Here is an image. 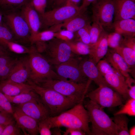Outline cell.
I'll list each match as a JSON object with an SVG mask.
<instances>
[{
    "mask_svg": "<svg viewBox=\"0 0 135 135\" xmlns=\"http://www.w3.org/2000/svg\"><path fill=\"white\" fill-rule=\"evenodd\" d=\"M80 66L83 73L89 80L94 81L99 86L110 87L99 72L96 64L91 59L81 60Z\"/></svg>",
    "mask_w": 135,
    "mask_h": 135,
    "instance_id": "cell-15",
    "label": "cell"
},
{
    "mask_svg": "<svg viewBox=\"0 0 135 135\" xmlns=\"http://www.w3.org/2000/svg\"><path fill=\"white\" fill-rule=\"evenodd\" d=\"M70 46L72 53L78 55H89L90 52V45L82 42L72 40L67 42Z\"/></svg>",
    "mask_w": 135,
    "mask_h": 135,
    "instance_id": "cell-29",
    "label": "cell"
},
{
    "mask_svg": "<svg viewBox=\"0 0 135 135\" xmlns=\"http://www.w3.org/2000/svg\"><path fill=\"white\" fill-rule=\"evenodd\" d=\"M116 126L118 135H129L128 128L129 120L125 115H114L112 118Z\"/></svg>",
    "mask_w": 135,
    "mask_h": 135,
    "instance_id": "cell-27",
    "label": "cell"
},
{
    "mask_svg": "<svg viewBox=\"0 0 135 135\" xmlns=\"http://www.w3.org/2000/svg\"><path fill=\"white\" fill-rule=\"evenodd\" d=\"M81 0H68L66 4H70L73 6H78V5Z\"/></svg>",
    "mask_w": 135,
    "mask_h": 135,
    "instance_id": "cell-49",
    "label": "cell"
},
{
    "mask_svg": "<svg viewBox=\"0 0 135 135\" xmlns=\"http://www.w3.org/2000/svg\"><path fill=\"white\" fill-rule=\"evenodd\" d=\"M14 38L13 34L8 26L0 24V47L4 48L6 42L14 41Z\"/></svg>",
    "mask_w": 135,
    "mask_h": 135,
    "instance_id": "cell-33",
    "label": "cell"
},
{
    "mask_svg": "<svg viewBox=\"0 0 135 135\" xmlns=\"http://www.w3.org/2000/svg\"><path fill=\"white\" fill-rule=\"evenodd\" d=\"M26 84L31 86L33 90L46 105L49 110L50 116L58 115L78 104L72 100L52 89L41 86L29 80Z\"/></svg>",
    "mask_w": 135,
    "mask_h": 135,
    "instance_id": "cell-2",
    "label": "cell"
},
{
    "mask_svg": "<svg viewBox=\"0 0 135 135\" xmlns=\"http://www.w3.org/2000/svg\"><path fill=\"white\" fill-rule=\"evenodd\" d=\"M7 54H9L6 50L0 47V56Z\"/></svg>",
    "mask_w": 135,
    "mask_h": 135,
    "instance_id": "cell-51",
    "label": "cell"
},
{
    "mask_svg": "<svg viewBox=\"0 0 135 135\" xmlns=\"http://www.w3.org/2000/svg\"><path fill=\"white\" fill-rule=\"evenodd\" d=\"M86 134L81 129L76 128H67L64 135H85Z\"/></svg>",
    "mask_w": 135,
    "mask_h": 135,
    "instance_id": "cell-46",
    "label": "cell"
},
{
    "mask_svg": "<svg viewBox=\"0 0 135 135\" xmlns=\"http://www.w3.org/2000/svg\"><path fill=\"white\" fill-rule=\"evenodd\" d=\"M114 21L124 19H135V0H113Z\"/></svg>",
    "mask_w": 135,
    "mask_h": 135,
    "instance_id": "cell-16",
    "label": "cell"
},
{
    "mask_svg": "<svg viewBox=\"0 0 135 135\" xmlns=\"http://www.w3.org/2000/svg\"><path fill=\"white\" fill-rule=\"evenodd\" d=\"M6 126V125L4 124H0V135H2L4 129Z\"/></svg>",
    "mask_w": 135,
    "mask_h": 135,
    "instance_id": "cell-53",
    "label": "cell"
},
{
    "mask_svg": "<svg viewBox=\"0 0 135 135\" xmlns=\"http://www.w3.org/2000/svg\"><path fill=\"white\" fill-rule=\"evenodd\" d=\"M96 0H83L82 4L79 7L80 10L87 9V7Z\"/></svg>",
    "mask_w": 135,
    "mask_h": 135,
    "instance_id": "cell-47",
    "label": "cell"
},
{
    "mask_svg": "<svg viewBox=\"0 0 135 135\" xmlns=\"http://www.w3.org/2000/svg\"><path fill=\"white\" fill-rule=\"evenodd\" d=\"M5 110H3L2 108L0 106V112H2L3 111H4Z\"/></svg>",
    "mask_w": 135,
    "mask_h": 135,
    "instance_id": "cell-55",
    "label": "cell"
},
{
    "mask_svg": "<svg viewBox=\"0 0 135 135\" xmlns=\"http://www.w3.org/2000/svg\"><path fill=\"white\" fill-rule=\"evenodd\" d=\"M113 50L122 56L128 65L131 72L134 73L135 66V50L122 45Z\"/></svg>",
    "mask_w": 135,
    "mask_h": 135,
    "instance_id": "cell-25",
    "label": "cell"
},
{
    "mask_svg": "<svg viewBox=\"0 0 135 135\" xmlns=\"http://www.w3.org/2000/svg\"><path fill=\"white\" fill-rule=\"evenodd\" d=\"M47 2V0H31L30 2L36 10L41 15L45 12Z\"/></svg>",
    "mask_w": 135,
    "mask_h": 135,
    "instance_id": "cell-42",
    "label": "cell"
},
{
    "mask_svg": "<svg viewBox=\"0 0 135 135\" xmlns=\"http://www.w3.org/2000/svg\"><path fill=\"white\" fill-rule=\"evenodd\" d=\"M90 24L83 27L74 33L76 39L74 40L82 42L90 45V39L89 30Z\"/></svg>",
    "mask_w": 135,
    "mask_h": 135,
    "instance_id": "cell-34",
    "label": "cell"
},
{
    "mask_svg": "<svg viewBox=\"0 0 135 135\" xmlns=\"http://www.w3.org/2000/svg\"><path fill=\"white\" fill-rule=\"evenodd\" d=\"M103 108L122 106L124 99L118 92L107 86H99L86 96Z\"/></svg>",
    "mask_w": 135,
    "mask_h": 135,
    "instance_id": "cell-7",
    "label": "cell"
},
{
    "mask_svg": "<svg viewBox=\"0 0 135 135\" xmlns=\"http://www.w3.org/2000/svg\"><path fill=\"white\" fill-rule=\"evenodd\" d=\"M103 76L110 87L120 94L124 99H127L129 97L128 88L125 78L121 73L114 69V72L105 74Z\"/></svg>",
    "mask_w": 135,
    "mask_h": 135,
    "instance_id": "cell-17",
    "label": "cell"
},
{
    "mask_svg": "<svg viewBox=\"0 0 135 135\" xmlns=\"http://www.w3.org/2000/svg\"><path fill=\"white\" fill-rule=\"evenodd\" d=\"M90 25L89 32L90 39V45L95 44L98 40L102 35L105 32L103 27L94 21Z\"/></svg>",
    "mask_w": 135,
    "mask_h": 135,
    "instance_id": "cell-31",
    "label": "cell"
},
{
    "mask_svg": "<svg viewBox=\"0 0 135 135\" xmlns=\"http://www.w3.org/2000/svg\"><path fill=\"white\" fill-rule=\"evenodd\" d=\"M55 32V31L50 29L39 32L34 35L30 37L29 41L32 44L37 42H48L54 38Z\"/></svg>",
    "mask_w": 135,
    "mask_h": 135,
    "instance_id": "cell-30",
    "label": "cell"
},
{
    "mask_svg": "<svg viewBox=\"0 0 135 135\" xmlns=\"http://www.w3.org/2000/svg\"><path fill=\"white\" fill-rule=\"evenodd\" d=\"M45 52L49 62L54 66L66 61L74 54L67 42L55 38L46 44Z\"/></svg>",
    "mask_w": 135,
    "mask_h": 135,
    "instance_id": "cell-9",
    "label": "cell"
},
{
    "mask_svg": "<svg viewBox=\"0 0 135 135\" xmlns=\"http://www.w3.org/2000/svg\"><path fill=\"white\" fill-rule=\"evenodd\" d=\"M16 106L38 122L50 116L48 108L40 97L26 103Z\"/></svg>",
    "mask_w": 135,
    "mask_h": 135,
    "instance_id": "cell-12",
    "label": "cell"
},
{
    "mask_svg": "<svg viewBox=\"0 0 135 135\" xmlns=\"http://www.w3.org/2000/svg\"><path fill=\"white\" fill-rule=\"evenodd\" d=\"M30 2L22 8L21 14L29 26L30 31V37L39 32L41 24L39 15Z\"/></svg>",
    "mask_w": 135,
    "mask_h": 135,
    "instance_id": "cell-18",
    "label": "cell"
},
{
    "mask_svg": "<svg viewBox=\"0 0 135 135\" xmlns=\"http://www.w3.org/2000/svg\"><path fill=\"white\" fill-rule=\"evenodd\" d=\"M86 9L82 10L78 14L62 24V26L75 33L90 24L91 21L88 14Z\"/></svg>",
    "mask_w": 135,
    "mask_h": 135,
    "instance_id": "cell-20",
    "label": "cell"
},
{
    "mask_svg": "<svg viewBox=\"0 0 135 135\" xmlns=\"http://www.w3.org/2000/svg\"></svg>",
    "mask_w": 135,
    "mask_h": 135,
    "instance_id": "cell-56",
    "label": "cell"
},
{
    "mask_svg": "<svg viewBox=\"0 0 135 135\" xmlns=\"http://www.w3.org/2000/svg\"><path fill=\"white\" fill-rule=\"evenodd\" d=\"M4 48L6 50L8 48L11 51L18 54H29L36 50L35 47L34 46L27 47L14 41H11L6 42Z\"/></svg>",
    "mask_w": 135,
    "mask_h": 135,
    "instance_id": "cell-28",
    "label": "cell"
},
{
    "mask_svg": "<svg viewBox=\"0 0 135 135\" xmlns=\"http://www.w3.org/2000/svg\"><path fill=\"white\" fill-rule=\"evenodd\" d=\"M18 59L14 58L9 54L0 56V80L7 79L16 64Z\"/></svg>",
    "mask_w": 135,
    "mask_h": 135,
    "instance_id": "cell-24",
    "label": "cell"
},
{
    "mask_svg": "<svg viewBox=\"0 0 135 135\" xmlns=\"http://www.w3.org/2000/svg\"><path fill=\"white\" fill-rule=\"evenodd\" d=\"M21 128L15 121L6 126L2 135H20L22 134Z\"/></svg>",
    "mask_w": 135,
    "mask_h": 135,
    "instance_id": "cell-39",
    "label": "cell"
},
{
    "mask_svg": "<svg viewBox=\"0 0 135 135\" xmlns=\"http://www.w3.org/2000/svg\"><path fill=\"white\" fill-rule=\"evenodd\" d=\"M130 135H135V126H134L132 127L129 130Z\"/></svg>",
    "mask_w": 135,
    "mask_h": 135,
    "instance_id": "cell-52",
    "label": "cell"
},
{
    "mask_svg": "<svg viewBox=\"0 0 135 135\" xmlns=\"http://www.w3.org/2000/svg\"><path fill=\"white\" fill-rule=\"evenodd\" d=\"M2 18V14L1 13H0V24H1Z\"/></svg>",
    "mask_w": 135,
    "mask_h": 135,
    "instance_id": "cell-54",
    "label": "cell"
},
{
    "mask_svg": "<svg viewBox=\"0 0 135 135\" xmlns=\"http://www.w3.org/2000/svg\"><path fill=\"white\" fill-rule=\"evenodd\" d=\"M31 0H0V7L5 9L13 10L22 8Z\"/></svg>",
    "mask_w": 135,
    "mask_h": 135,
    "instance_id": "cell-32",
    "label": "cell"
},
{
    "mask_svg": "<svg viewBox=\"0 0 135 135\" xmlns=\"http://www.w3.org/2000/svg\"><path fill=\"white\" fill-rule=\"evenodd\" d=\"M96 65L99 72L103 76L105 74L114 72V69L105 59L100 60Z\"/></svg>",
    "mask_w": 135,
    "mask_h": 135,
    "instance_id": "cell-38",
    "label": "cell"
},
{
    "mask_svg": "<svg viewBox=\"0 0 135 135\" xmlns=\"http://www.w3.org/2000/svg\"><path fill=\"white\" fill-rule=\"evenodd\" d=\"M107 34L104 32L94 44L90 46V58L96 64L105 56L108 50Z\"/></svg>",
    "mask_w": 135,
    "mask_h": 135,
    "instance_id": "cell-21",
    "label": "cell"
},
{
    "mask_svg": "<svg viewBox=\"0 0 135 135\" xmlns=\"http://www.w3.org/2000/svg\"><path fill=\"white\" fill-rule=\"evenodd\" d=\"M112 29L124 37H134L135 19H127L114 21Z\"/></svg>",
    "mask_w": 135,
    "mask_h": 135,
    "instance_id": "cell-23",
    "label": "cell"
},
{
    "mask_svg": "<svg viewBox=\"0 0 135 135\" xmlns=\"http://www.w3.org/2000/svg\"><path fill=\"white\" fill-rule=\"evenodd\" d=\"M123 38L121 35L115 32L108 34V46L113 49L116 48L121 45Z\"/></svg>",
    "mask_w": 135,
    "mask_h": 135,
    "instance_id": "cell-36",
    "label": "cell"
},
{
    "mask_svg": "<svg viewBox=\"0 0 135 135\" xmlns=\"http://www.w3.org/2000/svg\"><path fill=\"white\" fill-rule=\"evenodd\" d=\"M11 103L16 105L23 104L38 98L39 96L33 90L23 93L14 96L4 94Z\"/></svg>",
    "mask_w": 135,
    "mask_h": 135,
    "instance_id": "cell-26",
    "label": "cell"
},
{
    "mask_svg": "<svg viewBox=\"0 0 135 135\" xmlns=\"http://www.w3.org/2000/svg\"><path fill=\"white\" fill-rule=\"evenodd\" d=\"M80 60L74 56L65 62L55 66L56 73L62 80L77 83L87 82L88 80L84 75L80 67Z\"/></svg>",
    "mask_w": 135,
    "mask_h": 135,
    "instance_id": "cell-10",
    "label": "cell"
},
{
    "mask_svg": "<svg viewBox=\"0 0 135 135\" xmlns=\"http://www.w3.org/2000/svg\"><path fill=\"white\" fill-rule=\"evenodd\" d=\"M82 102L76 104L58 115L50 116L47 118L51 128L61 127L78 128L86 134H91L89 126L88 114Z\"/></svg>",
    "mask_w": 135,
    "mask_h": 135,
    "instance_id": "cell-1",
    "label": "cell"
},
{
    "mask_svg": "<svg viewBox=\"0 0 135 135\" xmlns=\"http://www.w3.org/2000/svg\"><path fill=\"white\" fill-rule=\"evenodd\" d=\"M13 116L24 134L37 135L39 133L38 122L24 113L18 107L13 106Z\"/></svg>",
    "mask_w": 135,
    "mask_h": 135,
    "instance_id": "cell-13",
    "label": "cell"
},
{
    "mask_svg": "<svg viewBox=\"0 0 135 135\" xmlns=\"http://www.w3.org/2000/svg\"><path fill=\"white\" fill-rule=\"evenodd\" d=\"M32 90L28 84L18 83L8 79L0 81V91L9 96H15Z\"/></svg>",
    "mask_w": 135,
    "mask_h": 135,
    "instance_id": "cell-19",
    "label": "cell"
},
{
    "mask_svg": "<svg viewBox=\"0 0 135 135\" xmlns=\"http://www.w3.org/2000/svg\"><path fill=\"white\" fill-rule=\"evenodd\" d=\"M92 21L107 30L112 29L114 14L113 0H96L92 3Z\"/></svg>",
    "mask_w": 135,
    "mask_h": 135,
    "instance_id": "cell-8",
    "label": "cell"
},
{
    "mask_svg": "<svg viewBox=\"0 0 135 135\" xmlns=\"http://www.w3.org/2000/svg\"><path fill=\"white\" fill-rule=\"evenodd\" d=\"M30 69L28 56L18 60L7 79L20 84H26L28 80Z\"/></svg>",
    "mask_w": 135,
    "mask_h": 135,
    "instance_id": "cell-14",
    "label": "cell"
},
{
    "mask_svg": "<svg viewBox=\"0 0 135 135\" xmlns=\"http://www.w3.org/2000/svg\"><path fill=\"white\" fill-rule=\"evenodd\" d=\"M122 108L114 114H127L130 116H135V99L130 98Z\"/></svg>",
    "mask_w": 135,
    "mask_h": 135,
    "instance_id": "cell-35",
    "label": "cell"
},
{
    "mask_svg": "<svg viewBox=\"0 0 135 135\" xmlns=\"http://www.w3.org/2000/svg\"><path fill=\"white\" fill-rule=\"evenodd\" d=\"M91 81L77 83L67 80L50 79L38 84L53 89L78 104L83 102Z\"/></svg>",
    "mask_w": 135,
    "mask_h": 135,
    "instance_id": "cell-3",
    "label": "cell"
},
{
    "mask_svg": "<svg viewBox=\"0 0 135 135\" xmlns=\"http://www.w3.org/2000/svg\"><path fill=\"white\" fill-rule=\"evenodd\" d=\"M74 33L67 30H60L55 33L54 38L66 42L74 40Z\"/></svg>",
    "mask_w": 135,
    "mask_h": 135,
    "instance_id": "cell-37",
    "label": "cell"
},
{
    "mask_svg": "<svg viewBox=\"0 0 135 135\" xmlns=\"http://www.w3.org/2000/svg\"><path fill=\"white\" fill-rule=\"evenodd\" d=\"M0 106L4 110L13 114V106L8 101L6 96L0 91Z\"/></svg>",
    "mask_w": 135,
    "mask_h": 135,
    "instance_id": "cell-41",
    "label": "cell"
},
{
    "mask_svg": "<svg viewBox=\"0 0 135 135\" xmlns=\"http://www.w3.org/2000/svg\"><path fill=\"white\" fill-rule=\"evenodd\" d=\"M106 59L116 70L126 78L129 76L131 71L128 65L118 53L113 50L108 51L105 56Z\"/></svg>",
    "mask_w": 135,
    "mask_h": 135,
    "instance_id": "cell-22",
    "label": "cell"
},
{
    "mask_svg": "<svg viewBox=\"0 0 135 135\" xmlns=\"http://www.w3.org/2000/svg\"><path fill=\"white\" fill-rule=\"evenodd\" d=\"M68 0H56L54 5L55 8L63 6L66 4Z\"/></svg>",
    "mask_w": 135,
    "mask_h": 135,
    "instance_id": "cell-48",
    "label": "cell"
},
{
    "mask_svg": "<svg viewBox=\"0 0 135 135\" xmlns=\"http://www.w3.org/2000/svg\"><path fill=\"white\" fill-rule=\"evenodd\" d=\"M39 132L40 135L52 134L51 127L46 118L38 122Z\"/></svg>",
    "mask_w": 135,
    "mask_h": 135,
    "instance_id": "cell-40",
    "label": "cell"
},
{
    "mask_svg": "<svg viewBox=\"0 0 135 135\" xmlns=\"http://www.w3.org/2000/svg\"><path fill=\"white\" fill-rule=\"evenodd\" d=\"M8 26L13 34L15 38L28 40L30 36V31L28 25L21 15L15 13H9L5 16Z\"/></svg>",
    "mask_w": 135,
    "mask_h": 135,
    "instance_id": "cell-11",
    "label": "cell"
},
{
    "mask_svg": "<svg viewBox=\"0 0 135 135\" xmlns=\"http://www.w3.org/2000/svg\"><path fill=\"white\" fill-rule=\"evenodd\" d=\"M85 107L92 125L91 134L118 135L114 122L103 108L90 100Z\"/></svg>",
    "mask_w": 135,
    "mask_h": 135,
    "instance_id": "cell-4",
    "label": "cell"
},
{
    "mask_svg": "<svg viewBox=\"0 0 135 135\" xmlns=\"http://www.w3.org/2000/svg\"><path fill=\"white\" fill-rule=\"evenodd\" d=\"M126 82L128 88V94L129 97L135 99L134 80L130 76L126 78Z\"/></svg>",
    "mask_w": 135,
    "mask_h": 135,
    "instance_id": "cell-44",
    "label": "cell"
},
{
    "mask_svg": "<svg viewBox=\"0 0 135 135\" xmlns=\"http://www.w3.org/2000/svg\"><path fill=\"white\" fill-rule=\"evenodd\" d=\"M15 121L12 114L5 111L0 112V124L7 126Z\"/></svg>",
    "mask_w": 135,
    "mask_h": 135,
    "instance_id": "cell-43",
    "label": "cell"
},
{
    "mask_svg": "<svg viewBox=\"0 0 135 135\" xmlns=\"http://www.w3.org/2000/svg\"><path fill=\"white\" fill-rule=\"evenodd\" d=\"M53 132H52V134L54 135H61V130L59 127H55Z\"/></svg>",
    "mask_w": 135,
    "mask_h": 135,
    "instance_id": "cell-50",
    "label": "cell"
},
{
    "mask_svg": "<svg viewBox=\"0 0 135 135\" xmlns=\"http://www.w3.org/2000/svg\"><path fill=\"white\" fill-rule=\"evenodd\" d=\"M81 10L79 6L68 4L54 8L39 15L41 25L50 28L62 24L78 14Z\"/></svg>",
    "mask_w": 135,
    "mask_h": 135,
    "instance_id": "cell-6",
    "label": "cell"
},
{
    "mask_svg": "<svg viewBox=\"0 0 135 135\" xmlns=\"http://www.w3.org/2000/svg\"><path fill=\"white\" fill-rule=\"evenodd\" d=\"M28 54L30 74L28 80L38 84L48 80H62L52 69L46 58L36 49Z\"/></svg>",
    "mask_w": 135,
    "mask_h": 135,
    "instance_id": "cell-5",
    "label": "cell"
},
{
    "mask_svg": "<svg viewBox=\"0 0 135 135\" xmlns=\"http://www.w3.org/2000/svg\"><path fill=\"white\" fill-rule=\"evenodd\" d=\"M121 45L130 48L135 50V37H124Z\"/></svg>",
    "mask_w": 135,
    "mask_h": 135,
    "instance_id": "cell-45",
    "label": "cell"
}]
</instances>
